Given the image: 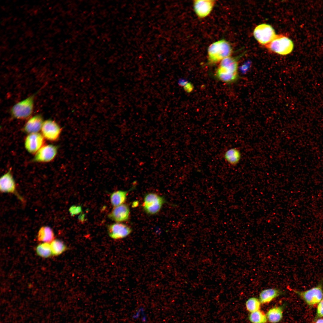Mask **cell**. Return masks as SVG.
Listing matches in <instances>:
<instances>
[{
  "mask_svg": "<svg viewBox=\"0 0 323 323\" xmlns=\"http://www.w3.org/2000/svg\"><path fill=\"white\" fill-rule=\"evenodd\" d=\"M315 323H323V318H320L317 319L315 322Z\"/></svg>",
  "mask_w": 323,
  "mask_h": 323,
  "instance_id": "cell-28",
  "label": "cell"
},
{
  "mask_svg": "<svg viewBox=\"0 0 323 323\" xmlns=\"http://www.w3.org/2000/svg\"><path fill=\"white\" fill-rule=\"evenodd\" d=\"M44 138L39 132L29 134L25 141L26 150L31 154H36L44 145Z\"/></svg>",
  "mask_w": 323,
  "mask_h": 323,
  "instance_id": "cell-9",
  "label": "cell"
},
{
  "mask_svg": "<svg viewBox=\"0 0 323 323\" xmlns=\"http://www.w3.org/2000/svg\"><path fill=\"white\" fill-rule=\"evenodd\" d=\"M37 254L41 257L48 258L52 255L50 243H43L38 245L36 248Z\"/></svg>",
  "mask_w": 323,
  "mask_h": 323,
  "instance_id": "cell-22",
  "label": "cell"
},
{
  "mask_svg": "<svg viewBox=\"0 0 323 323\" xmlns=\"http://www.w3.org/2000/svg\"><path fill=\"white\" fill-rule=\"evenodd\" d=\"M164 202L162 196L156 193H150L145 196L142 206L147 213L153 215L160 211Z\"/></svg>",
  "mask_w": 323,
  "mask_h": 323,
  "instance_id": "cell-6",
  "label": "cell"
},
{
  "mask_svg": "<svg viewBox=\"0 0 323 323\" xmlns=\"http://www.w3.org/2000/svg\"><path fill=\"white\" fill-rule=\"evenodd\" d=\"M41 131L45 138L48 140L54 141L59 138L62 129L55 121L48 119L44 121Z\"/></svg>",
  "mask_w": 323,
  "mask_h": 323,
  "instance_id": "cell-8",
  "label": "cell"
},
{
  "mask_svg": "<svg viewBox=\"0 0 323 323\" xmlns=\"http://www.w3.org/2000/svg\"><path fill=\"white\" fill-rule=\"evenodd\" d=\"M215 3L213 0H194L193 4L194 11L199 18H205L211 13Z\"/></svg>",
  "mask_w": 323,
  "mask_h": 323,
  "instance_id": "cell-12",
  "label": "cell"
},
{
  "mask_svg": "<svg viewBox=\"0 0 323 323\" xmlns=\"http://www.w3.org/2000/svg\"><path fill=\"white\" fill-rule=\"evenodd\" d=\"M81 211V208L80 206H71L69 209V211L72 215L77 214Z\"/></svg>",
  "mask_w": 323,
  "mask_h": 323,
  "instance_id": "cell-27",
  "label": "cell"
},
{
  "mask_svg": "<svg viewBox=\"0 0 323 323\" xmlns=\"http://www.w3.org/2000/svg\"><path fill=\"white\" fill-rule=\"evenodd\" d=\"M241 153L237 148H230L226 150L223 154V158L230 165L235 166L240 162L241 159Z\"/></svg>",
  "mask_w": 323,
  "mask_h": 323,
  "instance_id": "cell-16",
  "label": "cell"
},
{
  "mask_svg": "<svg viewBox=\"0 0 323 323\" xmlns=\"http://www.w3.org/2000/svg\"><path fill=\"white\" fill-rule=\"evenodd\" d=\"M323 317V298L317 305L316 315L314 321Z\"/></svg>",
  "mask_w": 323,
  "mask_h": 323,
  "instance_id": "cell-25",
  "label": "cell"
},
{
  "mask_svg": "<svg viewBox=\"0 0 323 323\" xmlns=\"http://www.w3.org/2000/svg\"><path fill=\"white\" fill-rule=\"evenodd\" d=\"M130 213L129 206L126 204H123L114 207L108 214V217L111 220L116 223H121L127 220L129 218Z\"/></svg>",
  "mask_w": 323,
  "mask_h": 323,
  "instance_id": "cell-13",
  "label": "cell"
},
{
  "mask_svg": "<svg viewBox=\"0 0 323 323\" xmlns=\"http://www.w3.org/2000/svg\"><path fill=\"white\" fill-rule=\"evenodd\" d=\"M132 188L128 191L118 190L112 192L110 196V201L114 207L124 204L125 202L127 195Z\"/></svg>",
  "mask_w": 323,
  "mask_h": 323,
  "instance_id": "cell-18",
  "label": "cell"
},
{
  "mask_svg": "<svg viewBox=\"0 0 323 323\" xmlns=\"http://www.w3.org/2000/svg\"><path fill=\"white\" fill-rule=\"evenodd\" d=\"M50 245L52 255L55 256L61 255L68 249L63 242L58 239L54 240Z\"/></svg>",
  "mask_w": 323,
  "mask_h": 323,
  "instance_id": "cell-21",
  "label": "cell"
},
{
  "mask_svg": "<svg viewBox=\"0 0 323 323\" xmlns=\"http://www.w3.org/2000/svg\"><path fill=\"white\" fill-rule=\"evenodd\" d=\"M253 35L260 44L265 46L272 40L276 34L275 30L270 25L262 24L255 28L253 31Z\"/></svg>",
  "mask_w": 323,
  "mask_h": 323,
  "instance_id": "cell-7",
  "label": "cell"
},
{
  "mask_svg": "<svg viewBox=\"0 0 323 323\" xmlns=\"http://www.w3.org/2000/svg\"><path fill=\"white\" fill-rule=\"evenodd\" d=\"M261 303L259 299L255 297L248 299L246 303L247 310L250 313L260 310Z\"/></svg>",
  "mask_w": 323,
  "mask_h": 323,
  "instance_id": "cell-24",
  "label": "cell"
},
{
  "mask_svg": "<svg viewBox=\"0 0 323 323\" xmlns=\"http://www.w3.org/2000/svg\"><path fill=\"white\" fill-rule=\"evenodd\" d=\"M232 51V47L227 41L222 39L215 41L208 47V61L211 64L220 63L225 59L231 57Z\"/></svg>",
  "mask_w": 323,
  "mask_h": 323,
  "instance_id": "cell-2",
  "label": "cell"
},
{
  "mask_svg": "<svg viewBox=\"0 0 323 323\" xmlns=\"http://www.w3.org/2000/svg\"><path fill=\"white\" fill-rule=\"evenodd\" d=\"M57 153V147L52 144L44 145L35 154L34 160L39 162H48L52 161Z\"/></svg>",
  "mask_w": 323,
  "mask_h": 323,
  "instance_id": "cell-10",
  "label": "cell"
},
{
  "mask_svg": "<svg viewBox=\"0 0 323 323\" xmlns=\"http://www.w3.org/2000/svg\"><path fill=\"white\" fill-rule=\"evenodd\" d=\"M283 308L282 306H275L269 309L266 314L267 320L271 323H277L282 319Z\"/></svg>",
  "mask_w": 323,
  "mask_h": 323,
  "instance_id": "cell-19",
  "label": "cell"
},
{
  "mask_svg": "<svg viewBox=\"0 0 323 323\" xmlns=\"http://www.w3.org/2000/svg\"><path fill=\"white\" fill-rule=\"evenodd\" d=\"M34 96L33 95L17 103L12 107L11 113L13 117L19 119L28 118L32 114Z\"/></svg>",
  "mask_w": 323,
  "mask_h": 323,
  "instance_id": "cell-5",
  "label": "cell"
},
{
  "mask_svg": "<svg viewBox=\"0 0 323 323\" xmlns=\"http://www.w3.org/2000/svg\"><path fill=\"white\" fill-rule=\"evenodd\" d=\"M132 229L129 226L121 223H116L108 226L107 231L109 236L115 240L123 238L129 234Z\"/></svg>",
  "mask_w": 323,
  "mask_h": 323,
  "instance_id": "cell-11",
  "label": "cell"
},
{
  "mask_svg": "<svg viewBox=\"0 0 323 323\" xmlns=\"http://www.w3.org/2000/svg\"><path fill=\"white\" fill-rule=\"evenodd\" d=\"M0 189L2 192L16 194V185L13 177L10 171L4 173L0 179Z\"/></svg>",
  "mask_w": 323,
  "mask_h": 323,
  "instance_id": "cell-14",
  "label": "cell"
},
{
  "mask_svg": "<svg viewBox=\"0 0 323 323\" xmlns=\"http://www.w3.org/2000/svg\"><path fill=\"white\" fill-rule=\"evenodd\" d=\"M238 63L237 59L231 56L220 63L216 76L220 81L226 83L234 81L238 76Z\"/></svg>",
  "mask_w": 323,
  "mask_h": 323,
  "instance_id": "cell-1",
  "label": "cell"
},
{
  "mask_svg": "<svg viewBox=\"0 0 323 323\" xmlns=\"http://www.w3.org/2000/svg\"><path fill=\"white\" fill-rule=\"evenodd\" d=\"M179 84L180 85L183 86L185 90L187 92H190L193 89L191 84L184 80H179Z\"/></svg>",
  "mask_w": 323,
  "mask_h": 323,
  "instance_id": "cell-26",
  "label": "cell"
},
{
  "mask_svg": "<svg viewBox=\"0 0 323 323\" xmlns=\"http://www.w3.org/2000/svg\"><path fill=\"white\" fill-rule=\"evenodd\" d=\"M44 121L41 115H34L27 121L24 126V130L29 134L38 132L41 130Z\"/></svg>",
  "mask_w": 323,
  "mask_h": 323,
  "instance_id": "cell-15",
  "label": "cell"
},
{
  "mask_svg": "<svg viewBox=\"0 0 323 323\" xmlns=\"http://www.w3.org/2000/svg\"><path fill=\"white\" fill-rule=\"evenodd\" d=\"M54 239V233L50 227L44 226L39 230L37 235V239L39 241L50 243Z\"/></svg>",
  "mask_w": 323,
  "mask_h": 323,
  "instance_id": "cell-20",
  "label": "cell"
},
{
  "mask_svg": "<svg viewBox=\"0 0 323 323\" xmlns=\"http://www.w3.org/2000/svg\"><path fill=\"white\" fill-rule=\"evenodd\" d=\"M265 47L276 53L286 55L292 51L294 44L292 40L287 36L282 34H276L272 40Z\"/></svg>",
  "mask_w": 323,
  "mask_h": 323,
  "instance_id": "cell-4",
  "label": "cell"
},
{
  "mask_svg": "<svg viewBox=\"0 0 323 323\" xmlns=\"http://www.w3.org/2000/svg\"><path fill=\"white\" fill-rule=\"evenodd\" d=\"M248 318L252 323H266L268 320L266 315L260 310L251 313Z\"/></svg>",
  "mask_w": 323,
  "mask_h": 323,
  "instance_id": "cell-23",
  "label": "cell"
},
{
  "mask_svg": "<svg viewBox=\"0 0 323 323\" xmlns=\"http://www.w3.org/2000/svg\"><path fill=\"white\" fill-rule=\"evenodd\" d=\"M293 291L309 306L317 305L323 298V282L321 281L316 286L304 291L295 290Z\"/></svg>",
  "mask_w": 323,
  "mask_h": 323,
  "instance_id": "cell-3",
  "label": "cell"
},
{
  "mask_svg": "<svg viewBox=\"0 0 323 323\" xmlns=\"http://www.w3.org/2000/svg\"><path fill=\"white\" fill-rule=\"evenodd\" d=\"M282 294L281 291L276 288L266 289L260 292L259 299L261 304H268Z\"/></svg>",
  "mask_w": 323,
  "mask_h": 323,
  "instance_id": "cell-17",
  "label": "cell"
}]
</instances>
